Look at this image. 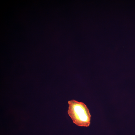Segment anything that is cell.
Here are the masks:
<instances>
[{"mask_svg":"<svg viewBox=\"0 0 135 135\" xmlns=\"http://www.w3.org/2000/svg\"><path fill=\"white\" fill-rule=\"evenodd\" d=\"M68 104L67 113L73 122L78 126H89L91 116L86 105L74 100L68 101Z\"/></svg>","mask_w":135,"mask_h":135,"instance_id":"1","label":"cell"}]
</instances>
